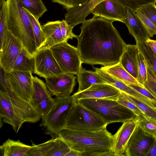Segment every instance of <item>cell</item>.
I'll list each match as a JSON object with an SVG mask.
<instances>
[{
  "label": "cell",
  "instance_id": "6da1fadb",
  "mask_svg": "<svg viewBox=\"0 0 156 156\" xmlns=\"http://www.w3.org/2000/svg\"><path fill=\"white\" fill-rule=\"evenodd\" d=\"M113 22L93 16L82 23L75 38L82 63L105 67L119 62L127 44Z\"/></svg>",
  "mask_w": 156,
  "mask_h": 156
},
{
  "label": "cell",
  "instance_id": "7a4b0ae2",
  "mask_svg": "<svg viewBox=\"0 0 156 156\" xmlns=\"http://www.w3.org/2000/svg\"><path fill=\"white\" fill-rule=\"evenodd\" d=\"M112 134L106 128L93 130H79L66 128L58 137L72 149L83 153L82 156H114L110 150Z\"/></svg>",
  "mask_w": 156,
  "mask_h": 156
},
{
  "label": "cell",
  "instance_id": "3957f363",
  "mask_svg": "<svg viewBox=\"0 0 156 156\" xmlns=\"http://www.w3.org/2000/svg\"><path fill=\"white\" fill-rule=\"evenodd\" d=\"M8 29L32 56L37 51L29 12L18 0H6Z\"/></svg>",
  "mask_w": 156,
  "mask_h": 156
},
{
  "label": "cell",
  "instance_id": "277c9868",
  "mask_svg": "<svg viewBox=\"0 0 156 156\" xmlns=\"http://www.w3.org/2000/svg\"><path fill=\"white\" fill-rule=\"evenodd\" d=\"M77 102L95 112L108 124L123 122L134 119L136 116L131 110L116 100L88 98L80 99Z\"/></svg>",
  "mask_w": 156,
  "mask_h": 156
},
{
  "label": "cell",
  "instance_id": "5b68a950",
  "mask_svg": "<svg viewBox=\"0 0 156 156\" xmlns=\"http://www.w3.org/2000/svg\"><path fill=\"white\" fill-rule=\"evenodd\" d=\"M54 104L47 114L41 116L40 126L52 137H58L60 131L66 127L70 110L75 102L72 95L54 98Z\"/></svg>",
  "mask_w": 156,
  "mask_h": 156
},
{
  "label": "cell",
  "instance_id": "8992f818",
  "mask_svg": "<svg viewBox=\"0 0 156 156\" xmlns=\"http://www.w3.org/2000/svg\"><path fill=\"white\" fill-rule=\"evenodd\" d=\"M108 125L95 112L76 102L70 110L65 127L76 130H93L106 128Z\"/></svg>",
  "mask_w": 156,
  "mask_h": 156
},
{
  "label": "cell",
  "instance_id": "52a82bcc",
  "mask_svg": "<svg viewBox=\"0 0 156 156\" xmlns=\"http://www.w3.org/2000/svg\"><path fill=\"white\" fill-rule=\"evenodd\" d=\"M50 49L63 73L77 74L82 67V63L77 48L64 41Z\"/></svg>",
  "mask_w": 156,
  "mask_h": 156
},
{
  "label": "cell",
  "instance_id": "ba28073f",
  "mask_svg": "<svg viewBox=\"0 0 156 156\" xmlns=\"http://www.w3.org/2000/svg\"><path fill=\"white\" fill-rule=\"evenodd\" d=\"M32 73L12 71L4 72L5 77L12 90L18 96L30 103L33 91Z\"/></svg>",
  "mask_w": 156,
  "mask_h": 156
},
{
  "label": "cell",
  "instance_id": "9c48e42d",
  "mask_svg": "<svg viewBox=\"0 0 156 156\" xmlns=\"http://www.w3.org/2000/svg\"><path fill=\"white\" fill-rule=\"evenodd\" d=\"M33 73L45 79L61 75L63 73L50 48L39 49L34 55Z\"/></svg>",
  "mask_w": 156,
  "mask_h": 156
},
{
  "label": "cell",
  "instance_id": "30bf717a",
  "mask_svg": "<svg viewBox=\"0 0 156 156\" xmlns=\"http://www.w3.org/2000/svg\"><path fill=\"white\" fill-rule=\"evenodd\" d=\"M1 83L12 105L24 122L34 123L40 120L41 116L30 102L19 97L12 90L5 76Z\"/></svg>",
  "mask_w": 156,
  "mask_h": 156
},
{
  "label": "cell",
  "instance_id": "8fae6325",
  "mask_svg": "<svg viewBox=\"0 0 156 156\" xmlns=\"http://www.w3.org/2000/svg\"><path fill=\"white\" fill-rule=\"evenodd\" d=\"M33 86L30 103L42 116L51 110L54 104V98H52L46 84L37 76L33 78Z\"/></svg>",
  "mask_w": 156,
  "mask_h": 156
},
{
  "label": "cell",
  "instance_id": "7c38bea8",
  "mask_svg": "<svg viewBox=\"0 0 156 156\" xmlns=\"http://www.w3.org/2000/svg\"><path fill=\"white\" fill-rule=\"evenodd\" d=\"M23 47L21 41L8 30L0 46V65L4 72L10 71Z\"/></svg>",
  "mask_w": 156,
  "mask_h": 156
},
{
  "label": "cell",
  "instance_id": "4fadbf2b",
  "mask_svg": "<svg viewBox=\"0 0 156 156\" xmlns=\"http://www.w3.org/2000/svg\"><path fill=\"white\" fill-rule=\"evenodd\" d=\"M155 141L152 136L137 125L128 143L125 155L146 156Z\"/></svg>",
  "mask_w": 156,
  "mask_h": 156
},
{
  "label": "cell",
  "instance_id": "5bb4252c",
  "mask_svg": "<svg viewBox=\"0 0 156 156\" xmlns=\"http://www.w3.org/2000/svg\"><path fill=\"white\" fill-rule=\"evenodd\" d=\"M76 78L73 74L63 73L45 79L47 87L52 96L64 97L70 95L76 84Z\"/></svg>",
  "mask_w": 156,
  "mask_h": 156
},
{
  "label": "cell",
  "instance_id": "9a60e30c",
  "mask_svg": "<svg viewBox=\"0 0 156 156\" xmlns=\"http://www.w3.org/2000/svg\"><path fill=\"white\" fill-rule=\"evenodd\" d=\"M117 132L112 136L110 150L114 156H124L129 141L137 124L135 118L123 122Z\"/></svg>",
  "mask_w": 156,
  "mask_h": 156
},
{
  "label": "cell",
  "instance_id": "2e32d148",
  "mask_svg": "<svg viewBox=\"0 0 156 156\" xmlns=\"http://www.w3.org/2000/svg\"><path fill=\"white\" fill-rule=\"evenodd\" d=\"M70 150L66 143L59 137H52L42 144H33L29 156H65Z\"/></svg>",
  "mask_w": 156,
  "mask_h": 156
},
{
  "label": "cell",
  "instance_id": "e0dca14e",
  "mask_svg": "<svg viewBox=\"0 0 156 156\" xmlns=\"http://www.w3.org/2000/svg\"><path fill=\"white\" fill-rule=\"evenodd\" d=\"M121 91L112 85L106 83L92 85L87 89L77 92L72 95L75 102L83 99H108L117 100Z\"/></svg>",
  "mask_w": 156,
  "mask_h": 156
},
{
  "label": "cell",
  "instance_id": "ac0fdd59",
  "mask_svg": "<svg viewBox=\"0 0 156 156\" xmlns=\"http://www.w3.org/2000/svg\"><path fill=\"white\" fill-rule=\"evenodd\" d=\"M93 16L101 17L112 21L124 23L123 7L117 0H104L96 5L91 12Z\"/></svg>",
  "mask_w": 156,
  "mask_h": 156
},
{
  "label": "cell",
  "instance_id": "d6986e66",
  "mask_svg": "<svg viewBox=\"0 0 156 156\" xmlns=\"http://www.w3.org/2000/svg\"><path fill=\"white\" fill-rule=\"evenodd\" d=\"M0 116L4 123L12 126L16 133L24 123L12 105L6 93L2 90H0Z\"/></svg>",
  "mask_w": 156,
  "mask_h": 156
},
{
  "label": "cell",
  "instance_id": "ffe728a7",
  "mask_svg": "<svg viewBox=\"0 0 156 156\" xmlns=\"http://www.w3.org/2000/svg\"><path fill=\"white\" fill-rule=\"evenodd\" d=\"M125 15L124 23L128 28L130 34L134 38L136 41H145L150 38L141 21L135 11L123 7Z\"/></svg>",
  "mask_w": 156,
  "mask_h": 156
},
{
  "label": "cell",
  "instance_id": "44dd1931",
  "mask_svg": "<svg viewBox=\"0 0 156 156\" xmlns=\"http://www.w3.org/2000/svg\"><path fill=\"white\" fill-rule=\"evenodd\" d=\"M103 0H92L81 5L74 7L65 14V20L73 27L82 23L94 6Z\"/></svg>",
  "mask_w": 156,
  "mask_h": 156
},
{
  "label": "cell",
  "instance_id": "7402d4cb",
  "mask_svg": "<svg viewBox=\"0 0 156 156\" xmlns=\"http://www.w3.org/2000/svg\"><path fill=\"white\" fill-rule=\"evenodd\" d=\"M60 20L48 22L41 25L45 41L41 48H50L53 46L64 41L62 34Z\"/></svg>",
  "mask_w": 156,
  "mask_h": 156
},
{
  "label": "cell",
  "instance_id": "603a6c76",
  "mask_svg": "<svg viewBox=\"0 0 156 156\" xmlns=\"http://www.w3.org/2000/svg\"><path fill=\"white\" fill-rule=\"evenodd\" d=\"M138 51L136 44H127L119 61L123 68L136 80L138 78L136 56Z\"/></svg>",
  "mask_w": 156,
  "mask_h": 156
},
{
  "label": "cell",
  "instance_id": "cb8c5ba5",
  "mask_svg": "<svg viewBox=\"0 0 156 156\" xmlns=\"http://www.w3.org/2000/svg\"><path fill=\"white\" fill-rule=\"evenodd\" d=\"M31 147L19 140L8 139L0 146V150L3 156H29Z\"/></svg>",
  "mask_w": 156,
  "mask_h": 156
},
{
  "label": "cell",
  "instance_id": "d4e9b609",
  "mask_svg": "<svg viewBox=\"0 0 156 156\" xmlns=\"http://www.w3.org/2000/svg\"><path fill=\"white\" fill-rule=\"evenodd\" d=\"M95 71L107 83L109 84L127 95L137 98L139 92L124 82L112 76L101 68H95Z\"/></svg>",
  "mask_w": 156,
  "mask_h": 156
},
{
  "label": "cell",
  "instance_id": "484cf974",
  "mask_svg": "<svg viewBox=\"0 0 156 156\" xmlns=\"http://www.w3.org/2000/svg\"><path fill=\"white\" fill-rule=\"evenodd\" d=\"M76 75L79 84L78 92L87 89L94 84L107 83L96 71L87 70L82 67Z\"/></svg>",
  "mask_w": 156,
  "mask_h": 156
},
{
  "label": "cell",
  "instance_id": "4316f807",
  "mask_svg": "<svg viewBox=\"0 0 156 156\" xmlns=\"http://www.w3.org/2000/svg\"><path fill=\"white\" fill-rule=\"evenodd\" d=\"M101 69L128 85H136L144 88L142 85L123 68L119 62L111 66L101 67Z\"/></svg>",
  "mask_w": 156,
  "mask_h": 156
},
{
  "label": "cell",
  "instance_id": "83f0119b",
  "mask_svg": "<svg viewBox=\"0 0 156 156\" xmlns=\"http://www.w3.org/2000/svg\"><path fill=\"white\" fill-rule=\"evenodd\" d=\"M34 68V56L23 47L10 71L30 72L33 73Z\"/></svg>",
  "mask_w": 156,
  "mask_h": 156
},
{
  "label": "cell",
  "instance_id": "f1b7e54d",
  "mask_svg": "<svg viewBox=\"0 0 156 156\" xmlns=\"http://www.w3.org/2000/svg\"><path fill=\"white\" fill-rule=\"evenodd\" d=\"M22 7L39 20L47 9L42 0H18Z\"/></svg>",
  "mask_w": 156,
  "mask_h": 156
},
{
  "label": "cell",
  "instance_id": "f546056e",
  "mask_svg": "<svg viewBox=\"0 0 156 156\" xmlns=\"http://www.w3.org/2000/svg\"><path fill=\"white\" fill-rule=\"evenodd\" d=\"M137 125L145 132L152 136L156 141V120L142 114L136 116Z\"/></svg>",
  "mask_w": 156,
  "mask_h": 156
},
{
  "label": "cell",
  "instance_id": "4dcf8cb0",
  "mask_svg": "<svg viewBox=\"0 0 156 156\" xmlns=\"http://www.w3.org/2000/svg\"><path fill=\"white\" fill-rule=\"evenodd\" d=\"M138 49L143 54L147 63L152 69L156 76V56L144 41L136 42Z\"/></svg>",
  "mask_w": 156,
  "mask_h": 156
},
{
  "label": "cell",
  "instance_id": "1f68e13d",
  "mask_svg": "<svg viewBox=\"0 0 156 156\" xmlns=\"http://www.w3.org/2000/svg\"><path fill=\"white\" fill-rule=\"evenodd\" d=\"M29 13L31 24L38 50L43 46L45 41V38L39 20Z\"/></svg>",
  "mask_w": 156,
  "mask_h": 156
},
{
  "label": "cell",
  "instance_id": "d6a6232c",
  "mask_svg": "<svg viewBox=\"0 0 156 156\" xmlns=\"http://www.w3.org/2000/svg\"><path fill=\"white\" fill-rule=\"evenodd\" d=\"M136 58L138 72L137 80L143 86L144 83L147 78L146 63L144 56L139 50L137 55Z\"/></svg>",
  "mask_w": 156,
  "mask_h": 156
},
{
  "label": "cell",
  "instance_id": "836d02e7",
  "mask_svg": "<svg viewBox=\"0 0 156 156\" xmlns=\"http://www.w3.org/2000/svg\"><path fill=\"white\" fill-rule=\"evenodd\" d=\"M128 99L134 104L146 116L156 120V109L126 94Z\"/></svg>",
  "mask_w": 156,
  "mask_h": 156
},
{
  "label": "cell",
  "instance_id": "e575fe53",
  "mask_svg": "<svg viewBox=\"0 0 156 156\" xmlns=\"http://www.w3.org/2000/svg\"><path fill=\"white\" fill-rule=\"evenodd\" d=\"M146 66L147 78L144 83L143 86L144 88L156 98V76L151 68L147 63Z\"/></svg>",
  "mask_w": 156,
  "mask_h": 156
},
{
  "label": "cell",
  "instance_id": "d590c367",
  "mask_svg": "<svg viewBox=\"0 0 156 156\" xmlns=\"http://www.w3.org/2000/svg\"><path fill=\"white\" fill-rule=\"evenodd\" d=\"M135 12L150 37L156 34V26L151 20L139 9Z\"/></svg>",
  "mask_w": 156,
  "mask_h": 156
},
{
  "label": "cell",
  "instance_id": "8d00e7d4",
  "mask_svg": "<svg viewBox=\"0 0 156 156\" xmlns=\"http://www.w3.org/2000/svg\"><path fill=\"white\" fill-rule=\"evenodd\" d=\"M8 30L7 7L6 2L0 7V46L2 44Z\"/></svg>",
  "mask_w": 156,
  "mask_h": 156
},
{
  "label": "cell",
  "instance_id": "74e56055",
  "mask_svg": "<svg viewBox=\"0 0 156 156\" xmlns=\"http://www.w3.org/2000/svg\"><path fill=\"white\" fill-rule=\"evenodd\" d=\"M123 7L129 8L135 12L144 5L156 3V0H117Z\"/></svg>",
  "mask_w": 156,
  "mask_h": 156
},
{
  "label": "cell",
  "instance_id": "f35d334b",
  "mask_svg": "<svg viewBox=\"0 0 156 156\" xmlns=\"http://www.w3.org/2000/svg\"><path fill=\"white\" fill-rule=\"evenodd\" d=\"M117 101L120 104L131 110L136 116L143 114L141 110L127 98L125 93L121 91L117 97Z\"/></svg>",
  "mask_w": 156,
  "mask_h": 156
},
{
  "label": "cell",
  "instance_id": "ab89813d",
  "mask_svg": "<svg viewBox=\"0 0 156 156\" xmlns=\"http://www.w3.org/2000/svg\"><path fill=\"white\" fill-rule=\"evenodd\" d=\"M60 27L62 36L65 41H67L69 39L75 38L76 35L72 31L73 27L65 20L60 21Z\"/></svg>",
  "mask_w": 156,
  "mask_h": 156
},
{
  "label": "cell",
  "instance_id": "60d3db41",
  "mask_svg": "<svg viewBox=\"0 0 156 156\" xmlns=\"http://www.w3.org/2000/svg\"><path fill=\"white\" fill-rule=\"evenodd\" d=\"M138 9L149 18L156 26V5L155 3L144 5L140 7Z\"/></svg>",
  "mask_w": 156,
  "mask_h": 156
},
{
  "label": "cell",
  "instance_id": "b9f144b4",
  "mask_svg": "<svg viewBox=\"0 0 156 156\" xmlns=\"http://www.w3.org/2000/svg\"><path fill=\"white\" fill-rule=\"evenodd\" d=\"M129 86L134 89L140 94L147 97L149 99L156 104V98L151 93L144 88L137 85H128Z\"/></svg>",
  "mask_w": 156,
  "mask_h": 156
},
{
  "label": "cell",
  "instance_id": "7bdbcfd3",
  "mask_svg": "<svg viewBox=\"0 0 156 156\" xmlns=\"http://www.w3.org/2000/svg\"><path fill=\"white\" fill-rule=\"evenodd\" d=\"M53 2L58 3L64 6L68 10L74 7L73 0H51Z\"/></svg>",
  "mask_w": 156,
  "mask_h": 156
},
{
  "label": "cell",
  "instance_id": "ee69618b",
  "mask_svg": "<svg viewBox=\"0 0 156 156\" xmlns=\"http://www.w3.org/2000/svg\"><path fill=\"white\" fill-rule=\"evenodd\" d=\"M144 42L150 48L154 54L156 56V41L149 38Z\"/></svg>",
  "mask_w": 156,
  "mask_h": 156
},
{
  "label": "cell",
  "instance_id": "f6af8a7d",
  "mask_svg": "<svg viewBox=\"0 0 156 156\" xmlns=\"http://www.w3.org/2000/svg\"><path fill=\"white\" fill-rule=\"evenodd\" d=\"M146 156H156V141H155Z\"/></svg>",
  "mask_w": 156,
  "mask_h": 156
},
{
  "label": "cell",
  "instance_id": "bcb514c9",
  "mask_svg": "<svg viewBox=\"0 0 156 156\" xmlns=\"http://www.w3.org/2000/svg\"><path fill=\"white\" fill-rule=\"evenodd\" d=\"M83 153L78 151L71 149L65 156H82Z\"/></svg>",
  "mask_w": 156,
  "mask_h": 156
},
{
  "label": "cell",
  "instance_id": "7dc6e473",
  "mask_svg": "<svg viewBox=\"0 0 156 156\" xmlns=\"http://www.w3.org/2000/svg\"><path fill=\"white\" fill-rule=\"evenodd\" d=\"M92 0H73V4L74 7L80 6Z\"/></svg>",
  "mask_w": 156,
  "mask_h": 156
},
{
  "label": "cell",
  "instance_id": "c3c4849f",
  "mask_svg": "<svg viewBox=\"0 0 156 156\" xmlns=\"http://www.w3.org/2000/svg\"><path fill=\"white\" fill-rule=\"evenodd\" d=\"M6 2V1L5 0H0V7Z\"/></svg>",
  "mask_w": 156,
  "mask_h": 156
},
{
  "label": "cell",
  "instance_id": "681fc988",
  "mask_svg": "<svg viewBox=\"0 0 156 156\" xmlns=\"http://www.w3.org/2000/svg\"><path fill=\"white\" fill-rule=\"evenodd\" d=\"M2 118L0 117V128H1L2 126V124H3V123H2Z\"/></svg>",
  "mask_w": 156,
  "mask_h": 156
}]
</instances>
